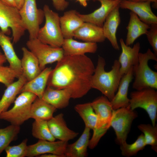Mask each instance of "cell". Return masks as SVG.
<instances>
[{"mask_svg": "<svg viewBox=\"0 0 157 157\" xmlns=\"http://www.w3.org/2000/svg\"><path fill=\"white\" fill-rule=\"evenodd\" d=\"M95 68L91 59L85 55H64L52 69L47 86L68 89L72 98H81L92 88Z\"/></svg>", "mask_w": 157, "mask_h": 157, "instance_id": "6da1fadb", "label": "cell"}, {"mask_svg": "<svg viewBox=\"0 0 157 157\" xmlns=\"http://www.w3.org/2000/svg\"><path fill=\"white\" fill-rule=\"evenodd\" d=\"M106 65L104 58L99 56L92 78L91 87L100 91L110 101L116 92L122 77L120 65L118 60H115L111 70L107 72L105 69Z\"/></svg>", "mask_w": 157, "mask_h": 157, "instance_id": "7a4b0ae2", "label": "cell"}, {"mask_svg": "<svg viewBox=\"0 0 157 157\" xmlns=\"http://www.w3.org/2000/svg\"><path fill=\"white\" fill-rule=\"evenodd\" d=\"M157 56L149 48L144 53L140 52L138 64L133 67V89L138 90L151 88L157 89V72L152 70L148 64L150 60L157 62Z\"/></svg>", "mask_w": 157, "mask_h": 157, "instance_id": "3957f363", "label": "cell"}, {"mask_svg": "<svg viewBox=\"0 0 157 157\" xmlns=\"http://www.w3.org/2000/svg\"><path fill=\"white\" fill-rule=\"evenodd\" d=\"M43 10L45 23L44 25L40 28L37 38L52 46L61 47L64 38L60 27V17L57 13L53 11L47 5L44 6Z\"/></svg>", "mask_w": 157, "mask_h": 157, "instance_id": "277c9868", "label": "cell"}, {"mask_svg": "<svg viewBox=\"0 0 157 157\" xmlns=\"http://www.w3.org/2000/svg\"><path fill=\"white\" fill-rule=\"evenodd\" d=\"M0 28L7 35L12 33L13 43L20 40L26 31L22 22L19 10L16 7L8 6L0 0Z\"/></svg>", "mask_w": 157, "mask_h": 157, "instance_id": "5b68a950", "label": "cell"}, {"mask_svg": "<svg viewBox=\"0 0 157 157\" xmlns=\"http://www.w3.org/2000/svg\"><path fill=\"white\" fill-rule=\"evenodd\" d=\"M37 97L31 92H21L15 99L13 107L0 114V119L8 121L11 124L20 126L31 118V105Z\"/></svg>", "mask_w": 157, "mask_h": 157, "instance_id": "8992f818", "label": "cell"}, {"mask_svg": "<svg viewBox=\"0 0 157 157\" xmlns=\"http://www.w3.org/2000/svg\"><path fill=\"white\" fill-rule=\"evenodd\" d=\"M129 106L132 110L141 108L145 110L155 126L157 117V91L156 89L148 88L131 92Z\"/></svg>", "mask_w": 157, "mask_h": 157, "instance_id": "52a82bcc", "label": "cell"}, {"mask_svg": "<svg viewBox=\"0 0 157 157\" xmlns=\"http://www.w3.org/2000/svg\"><path fill=\"white\" fill-rule=\"evenodd\" d=\"M138 116L137 112L132 110L129 105L113 110L111 126L115 131L116 142L119 145L126 142L132 122Z\"/></svg>", "mask_w": 157, "mask_h": 157, "instance_id": "ba28073f", "label": "cell"}, {"mask_svg": "<svg viewBox=\"0 0 157 157\" xmlns=\"http://www.w3.org/2000/svg\"><path fill=\"white\" fill-rule=\"evenodd\" d=\"M26 44L28 49L38 59L42 71L47 65L59 61L64 56L62 47L52 46L43 43L37 38L29 39Z\"/></svg>", "mask_w": 157, "mask_h": 157, "instance_id": "9c48e42d", "label": "cell"}, {"mask_svg": "<svg viewBox=\"0 0 157 157\" xmlns=\"http://www.w3.org/2000/svg\"><path fill=\"white\" fill-rule=\"evenodd\" d=\"M19 12L24 25L28 32L29 39L37 38L44 18L43 10L38 8L36 0H24Z\"/></svg>", "mask_w": 157, "mask_h": 157, "instance_id": "30bf717a", "label": "cell"}, {"mask_svg": "<svg viewBox=\"0 0 157 157\" xmlns=\"http://www.w3.org/2000/svg\"><path fill=\"white\" fill-rule=\"evenodd\" d=\"M91 103L97 117L95 128L107 131L111 127L113 110L110 101L104 95L98 97Z\"/></svg>", "mask_w": 157, "mask_h": 157, "instance_id": "8fae6325", "label": "cell"}, {"mask_svg": "<svg viewBox=\"0 0 157 157\" xmlns=\"http://www.w3.org/2000/svg\"><path fill=\"white\" fill-rule=\"evenodd\" d=\"M68 142L39 140L36 143L28 146L26 156L33 157L46 154H52L65 157V152Z\"/></svg>", "mask_w": 157, "mask_h": 157, "instance_id": "7c38bea8", "label": "cell"}, {"mask_svg": "<svg viewBox=\"0 0 157 157\" xmlns=\"http://www.w3.org/2000/svg\"><path fill=\"white\" fill-rule=\"evenodd\" d=\"M150 1H133L120 0V8L129 10L135 14L142 22L150 26L157 24V17L152 12Z\"/></svg>", "mask_w": 157, "mask_h": 157, "instance_id": "4fadbf2b", "label": "cell"}, {"mask_svg": "<svg viewBox=\"0 0 157 157\" xmlns=\"http://www.w3.org/2000/svg\"><path fill=\"white\" fill-rule=\"evenodd\" d=\"M119 42L122 52L118 60L120 64V72L122 77L131 68L135 67L138 64L140 45L138 42L131 47L126 45L122 38L120 39Z\"/></svg>", "mask_w": 157, "mask_h": 157, "instance_id": "5bb4252c", "label": "cell"}, {"mask_svg": "<svg viewBox=\"0 0 157 157\" xmlns=\"http://www.w3.org/2000/svg\"><path fill=\"white\" fill-rule=\"evenodd\" d=\"M100 2L101 6L93 12L87 14L79 15L84 22L93 23L102 27L108 15L117 5L120 0H96Z\"/></svg>", "mask_w": 157, "mask_h": 157, "instance_id": "9a60e30c", "label": "cell"}, {"mask_svg": "<svg viewBox=\"0 0 157 157\" xmlns=\"http://www.w3.org/2000/svg\"><path fill=\"white\" fill-rule=\"evenodd\" d=\"M50 131L53 137L60 140L68 142L76 137L79 133L67 127L63 114L60 113L47 120Z\"/></svg>", "mask_w": 157, "mask_h": 157, "instance_id": "2e32d148", "label": "cell"}, {"mask_svg": "<svg viewBox=\"0 0 157 157\" xmlns=\"http://www.w3.org/2000/svg\"><path fill=\"white\" fill-rule=\"evenodd\" d=\"M119 4L116 6L106 17L102 26L104 35L110 43L113 48L119 50L116 34L121 22Z\"/></svg>", "mask_w": 157, "mask_h": 157, "instance_id": "e0dca14e", "label": "cell"}, {"mask_svg": "<svg viewBox=\"0 0 157 157\" xmlns=\"http://www.w3.org/2000/svg\"><path fill=\"white\" fill-rule=\"evenodd\" d=\"M133 78V67H132L122 77L117 92L110 101L113 110L126 107L129 105L130 99L128 97V90Z\"/></svg>", "mask_w": 157, "mask_h": 157, "instance_id": "ac0fdd59", "label": "cell"}, {"mask_svg": "<svg viewBox=\"0 0 157 157\" xmlns=\"http://www.w3.org/2000/svg\"><path fill=\"white\" fill-rule=\"evenodd\" d=\"M73 37L85 42H101L106 39L102 27L93 23L84 22L74 32Z\"/></svg>", "mask_w": 157, "mask_h": 157, "instance_id": "d6986e66", "label": "cell"}, {"mask_svg": "<svg viewBox=\"0 0 157 157\" xmlns=\"http://www.w3.org/2000/svg\"><path fill=\"white\" fill-rule=\"evenodd\" d=\"M71 98V93L68 89H56L48 86L46 88L42 98L57 109L67 107Z\"/></svg>", "mask_w": 157, "mask_h": 157, "instance_id": "ffe728a7", "label": "cell"}, {"mask_svg": "<svg viewBox=\"0 0 157 157\" xmlns=\"http://www.w3.org/2000/svg\"><path fill=\"white\" fill-rule=\"evenodd\" d=\"M76 10H71L64 12L60 17L62 32L64 39L73 38L74 31L84 23Z\"/></svg>", "mask_w": 157, "mask_h": 157, "instance_id": "44dd1931", "label": "cell"}, {"mask_svg": "<svg viewBox=\"0 0 157 157\" xmlns=\"http://www.w3.org/2000/svg\"><path fill=\"white\" fill-rule=\"evenodd\" d=\"M61 47L65 56L81 55L87 53H94L98 49L97 43L79 42L73 38L64 39Z\"/></svg>", "mask_w": 157, "mask_h": 157, "instance_id": "7402d4cb", "label": "cell"}, {"mask_svg": "<svg viewBox=\"0 0 157 157\" xmlns=\"http://www.w3.org/2000/svg\"><path fill=\"white\" fill-rule=\"evenodd\" d=\"M0 46L3 50L9 67L19 78L22 74L21 60L17 56L11 42V38L0 31Z\"/></svg>", "mask_w": 157, "mask_h": 157, "instance_id": "603a6c76", "label": "cell"}, {"mask_svg": "<svg viewBox=\"0 0 157 157\" xmlns=\"http://www.w3.org/2000/svg\"><path fill=\"white\" fill-rule=\"evenodd\" d=\"M23 56L21 60L22 74L27 81H30L41 72L38 60L36 57L25 47L22 48Z\"/></svg>", "mask_w": 157, "mask_h": 157, "instance_id": "cb8c5ba5", "label": "cell"}, {"mask_svg": "<svg viewBox=\"0 0 157 157\" xmlns=\"http://www.w3.org/2000/svg\"><path fill=\"white\" fill-rule=\"evenodd\" d=\"M52 70L51 67H45L38 76L24 84L20 93L23 92H29L42 99Z\"/></svg>", "mask_w": 157, "mask_h": 157, "instance_id": "d4e9b609", "label": "cell"}, {"mask_svg": "<svg viewBox=\"0 0 157 157\" xmlns=\"http://www.w3.org/2000/svg\"><path fill=\"white\" fill-rule=\"evenodd\" d=\"M129 20L126 27L127 30L126 44L130 46L139 37L145 34L150 27V26L142 21L138 16L133 12L129 13Z\"/></svg>", "mask_w": 157, "mask_h": 157, "instance_id": "484cf974", "label": "cell"}, {"mask_svg": "<svg viewBox=\"0 0 157 157\" xmlns=\"http://www.w3.org/2000/svg\"><path fill=\"white\" fill-rule=\"evenodd\" d=\"M90 130L88 128L85 127L81 135L76 141L73 143L67 144L65 152V157L87 156V148L90 140Z\"/></svg>", "mask_w": 157, "mask_h": 157, "instance_id": "4316f807", "label": "cell"}, {"mask_svg": "<svg viewBox=\"0 0 157 157\" xmlns=\"http://www.w3.org/2000/svg\"><path fill=\"white\" fill-rule=\"evenodd\" d=\"M27 82L26 78L22 74L18 78L17 81L6 87L0 100V114L7 110L11 104L14 102L17 95L20 93L23 85Z\"/></svg>", "mask_w": 157, "mask_h": 157, "instance_id": "83f0119b", "label": "cell"}, {"mask_svg": "<svg viewBox=\"0 0 157 157\" xmlns=\"http://www.w3.org/2000/svg\"><path fill=\"white\" fill-rule=\"evenodd\" d=\"M57 109L42 99L37 97L31 108V118L48 120L52 118Z\"/></svg>", "mask_w": 157, "mask_h": 157, "instance_id": "f1b7e54d", "label": "cell"}, {"mask_svg": "<svg viewBox=\"0 0 157 157\" xmlns=\"http://www.w3.org/2000/svg\"><path fill=\"white\" fill-rule=\"evenodd\" d=\"M74 109L83 120L85 127L93 130L96 126L97 117L91 102L77 104Z\"/></svg>", "mask_w": 157, "mask_h": 157, "instance_id": "f546056e", "label": "cell"}, {"mask_svg": "<svg viewBox=\"0 0 157 157\" xmlns=\"http://www.w3.org/2000/svg\"><path fill=\"white\" fill-rule=\"evenodd\" d=\"M32 133L33 136L39 140L54 141L56 139L51 134L47 121L36 119L32 124Z\"/></svg>", "mask_w": 157, "mask_h": 157, "instance_id": "4dcf8cb0", "label": "cell"}, {"mask_svg": "<svg viewBox=\"0 0 157 157\" xmlns=\"http://www.w3.org/2000/svg\"><path fill=\"white\" fill-rule=\"evenodd\" d=\"M20 129V126L12 124L0 129V155L15 139L19 133Z\"/></svg>", "mask_w": 157, "mask_h": 157, "instance_id": "1f68e13d", "label": "cell"}, {"mask_svg": "<svg viewBox=\"0 0 157 157\" xmlns=\"http://www.w3.org/2000/svg\"><path fill=\"white\" fill-rule=\"evenodd\" d=\"M120 146L122 155L126 157H130L135 156L139 151L143 150L146 145L144 135L142 133L133 143L129 144L126 142Z\"/></svg>", "mask_w": 157, "mask_h": 157, "instance_id": "d6a6232c", "label": "cell"}, {"mask_svg": "<svg viewBox=\"0 0 157 157\" xmlns=\"http://www.w3.org/2000/svg\"><path fill=\"white\" fill-rule=\"evenodd\" d=\"M138 128L144 135L146 145H149L151 149L157 152V125L150 124H140Z\"/></svg>", "mask_w": 157, "mask_h": 157, "instance_id": "836d02e7", "label": "cell"}, {"mask_svg": "<svg viewBox=\"0 0 157 157\" xmlns=\"http://www.w3.org/2000/svg\"><path fill=\"white\" fill-rule=\"evenodd\" d=\"M28 140H24L17 145L8 146L5 149L6 157H24L26 156Z\"/></svg>", "mask_w": 157, "mask_h": 157, "instance_id": "e575fe53", "label": "cell"}, {"mask_svg": "<svg viewBox=\"0 0 157 157\" xmlns=\"http://www.w3.org/2000/svg\"><path fill=\"white\" fill-rule=\"evenodd\" d=\"M16 78H18L17 74L9 66H0V83L7 87L13 82Z\"/></svg>", "mask_w": 157, "mask_h": 157, "instance_id": "d590c367", "label": "cell"}, {"mask_svg": "<svg viewBox=\"0 0 157 157\" xmlns=\"http://www.w3.org/2000/svg\"><path fill=\"white\" fill-rule=\"evenodd\" d=\"M145 34L154 53L157 56V24L151 25Z\"/></svg>", "mask_w": 157, "mask_h": 157, "instance_id": "8d00e7d4", "label": "cell"}, {"mask_svg": "<svg viewBox=\"0 0 157 157\" xmlns=\"http://www.w3.org/2000/svg\"><path fill=\"white\" fill-rule=\"evenodd\" d=\"M54 7L58 11H63L69 5V2L66 0H52Z\"/></svg>", "mask_w": 157, "mask_h": 157, "instance_id": "74e56055", "label": "cell"}, {"mask_svg": "<svg viewBox=\"0 0 157 157\" xmlns=\"http://www.w3.org/2000/svg\"><path fill=\"white\" fill-rule=\"evenodd\" d=\"M133 1H150L151 3H152V7L155 9L157 8V0H127Z\"/></svg>", "mask_w": 157, "mask_h": 157, "instance_id": "f35d334b", "label": "cell"}, {"mask_svg": "<svg viewBox=\"0 0 157 157\" xmlns=\"http://www.w3.org/2000/svg\"><path fill=\"white\" fill-rule=\"evenodd\" d=\"M3 3L8 6L16 7L14 0H0Z\"/></svg>", "mask_w": 157, "mask_h": 157, "instance_id": "ab89813d", "label": "cell"}, {"mask_svg": "<svg viewBox=\"0 0 157 157\" xmlns=\"http://www.w3.org/2000/svg\"><path fill=\"white\" fill-rule=\"evenodd\" d=\"M16 7L19 10L22 8L24 2V0H14Z\"/></svg>", "mask_w": 157, "mask_h": 157, "instance_id": "60d3db41", "label": "cell"}, {"mask_svg": "<svg viewBox=\"0 0 157 157\" xmlns=\"http://www.w3.org/2000/svg\"><path fill=\"white\" fill-rule=\"evenodd\" d=\"M6 61L7 60L4 55L0 54V66L3 65Z\"/></svg>", "mask_w": 157, "mask_h": 157, "instance_id": "b9f144b4", "label": "cell"}, {"mask_svg": "<svg viewBox=\"0 0 157 157\" xmlns=\"http://www.w3.org/2000/svg\"><path fill=\"white\" fill-rule=\"evenodd\" d=\"M41 157H60L59 156L52 154H46L41 155Z\"/></svg>", "mask_w": 157, "mask_h": 157, "instance_id": "7bdbcfd3", "label": "cell"}, {"mask_svg": "<svg viewBox=\"0 0 157 157\" xmlns=\"http://www.w3.org/2000/svg\"><path fill=\"white\" fill-rule=\"evenodd\" d=\"M80 4L84 7H86L87 5V1L89 0H76Z\"/></svg>", "mask_w": 157, "mask_h": 157, "instance_id": "ee69618b", "label": "cell"}, {"mask_svg": "<svg viewBox=\"0 0 157 157\" xmlns=\"http://www.w3.org/2000/svg\"><path fill=\"white\" fill-rule=\"evenodd\" d=\"M93 1L95 2L96 1V0H92Z\"/></svg>", "mask_w": 157, "mask_h": 157, "instance_id": "f6af8a7d", "label": "cell"}, {"mask_svg": "<svg viewBox=\"0 0 157 157\" xmlns=\"http://www.w3.org/2000/svg\"><path fill=\"white\" fill-rule=\"evenodd\" d=\"M2 54V53H1V52L0 50V54Z\"/></svg>", "mask_w": 157, "mask_h": 157, "instance_id": "bcb514c9", "label": "cell"}]
</instances>
